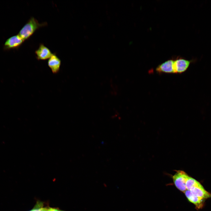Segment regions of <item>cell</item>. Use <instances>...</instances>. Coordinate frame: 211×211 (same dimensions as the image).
Here are the masks:
<instances>
[{
    "mask_svg": "<svg viewBox=\"0 0 211 211\" xmlns=\"http://www.w3.org/2000/svg\"><path fill=\"white\" fill-rule=\"evenodd\" d=\"M47 25L46 22L40 23L31 17L19 31L18 35L24 40H28L40 28Z\"/></svg>",
    "mask_w": 211,
    "mask_h": 211,
    "instance_id": "obj_1",
    "label": "cell"
},
{
    "mask_svg": "<svg viewBox=\"0 0 211 211\" xmlns=\"http://www.w3.org/2000/svg\"><path fill=\"white\" fill-rule=\"evenodd\" d=\"M189 177L185 172L180 170L176 171L172 178L176 187L180 190L185 192L187 190L186 183Z\"/></svg>",
    "mask_w": 211,
    "mask_h": 211,
    "instance_id": "obj_2",
    "label": "cell"
},
{
    "mask_svg": "<svg viewBox=\"0 0 211 211\" xmlns=\"http://www.w3.org/2000/svg\"><path fill=\"white\" fill-rule=\"evenodd\" d=\"M191 61L179 58L174 60L173 68L174 73L181 74L187 70Z\"/></svg>",
    "mask_w": 211,
    "mask_h": 211,
    "instance_id": "obj_3",
    "label": "cell"
},
{
    "mask_svg": "<svg viewBox=\"0 0 211 211\" xmlns=\"http://www.w3.org/2000/svg\"><path fill=\"white\" fill-rule=\"evenodd\" d=\"M24 41L18 34L13 36L6 41L4 45V48L9 50L18 48Z\"/></svg>",
    "mask_w": 211,
    "mask_h": 211,
    "instance_id": "obj_4",
    "label": "cell"
},
{
    "mask_svg": "<svg viewBox=\"0 0 211 211\" xmlns=\"http://www.w3.org/2000/svg\"><path fill=\"white\" fill-rule=\"evenodd\" d=\"M35 53L36 58L38 60L49 59L53 54L50 50L42 43L40 45Z\"/></svg>",
    "mask_w": 211,
    "mask_h": 211,
    "instance_id": "obj_5",
    "label": "cell"
},
{
    "mask_svg": "<svg viewBox=\"0 0 211 211\" xmlns=\"http://www.w3.org/2000/svg\"><path fill=\"white\" fill-rule=\"evenodd\" d=\"M47 64L52 72L54 74H57L59 71L61 60L55 54L53 53L48 60Z\"/></svg>",
    "mask_w": 211,
    "mask_h": 211,
    "instance_id": "obj_6",
    "label": "cell"
},
{
    "mask_svg": "<svg viewBox=\"0 0 211 211\" xmlns=\"http://www.w3.org/2000/svg\"><path fill=\"white\" fill-rule=\"evenodd\" d=\"M174 60L170 59L158 65L156 69L157 73H174L173 65Z\"/></svg>",
    "mask_w": 211,
    "mask_h": 211,
    "instance_id": "obj_7",
    "label": "cell"
},
{
    "mask_svg": "<svg viewBox=\"0 0 211 211\" xmlns=\"http://www.w3.org/2000/svg\"><path fill=\"white\" fill-rule=\"evenodd\" d=\"M188 200L194 204L197 209L202 208L204 204V199L194 195L190 190H186L185 192Z\"/></svg>",
    "mask_w": 211,
    "mask_h": 211,
    "instance_id": "obj_8",
    "label": "cell"
},
{
    "mask_svg": "<svg viewBox=\"0 0 211 211\" xmlns=\"http://www.w3.org/2000/svg\"><path fill=\"white\" fill-rule=\"evenodd\" d=\"M190 191L195 195L203 199L211 198V194L206 191L202 187H195L191 188Z\"/></svg>",
    "mask_w": 211,
    "mask_h": 211,
    "instance_id": "obj_9",
    "label": "cell"
},
{
    "mask_svg": "<svg viewBox=\"0 0 211 211\" xmlns=\"http://www.w3.org/2000/svg\"><path fill=\"white\" fill-rule=\"evenodd\" d=\"M202 187L203 186L199 182L193 178L189 176L186 183L187 190H190L193 187Z\"/></svg>",
    "mask_w": 211,
    "mask_h": 211,
    "instance_id": "obj_10",
    "label": "cell"
},
{
    "mask_svg": "<svg viewBox=\"0 0 211 211\" xmlns=\"http://www.w3.org/2000/svg\"><path fill=\"white\" fill-rule=\"evenodd\" d=\"M43 209L42 204L40 203L37 204L35 207L30 211H43Z\"/></svg>",
    "mask_w": 211,
    "mask_h": 211,
    "instance_id": "obj_11",
    "label": "cell"
},
{
    "mask_svg": "<svg viewBox=\"0 0 211 211\" xmlns=\"http://www.w3.org/2000/svg\"><path fill=\"white\" fill-rule=\"evenodd\" d=\"M49 211H61L60 210L55 208H49Z\"/></svg>",
    "mask_w": 211,
    "mask_h": 211,
    "instance_id": "obj_12",
    "label": "cell"
},
{
    "mask_svg": "<svg viewBox=\"0 0 211 211\" xmlns=\"http://www.w3.org/2000/svg\"><path fill=\"white\" fill-rule=\"evenodd\" d=\"M43 211H49V208H43Z\"/></svg>",
    "mask_w": 211,
    "mask_h": 211,
    "instance_id": "obj_13",
    "label": "cell"
}]
</instances>
